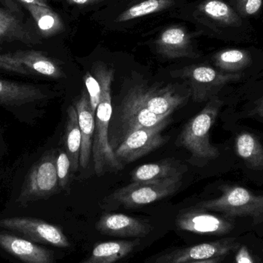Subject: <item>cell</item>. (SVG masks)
<instances>
[{
	"label": "cell",
	"mask_w": 263,
	"mask_h": 263,
	"mask_svg": "<svg viewBox=\"0 0 263 263\" xmlns=\"http://www.w3.org/2000/svg\"><path fill=\"white\" fill-rule=\"evenodd\" d=\"M175 4L174 0H145L131 6L117 17V23H126L129 20L145 16L148 14L165 10Z\"/></svg>",
	"instance_id": "4316f807"
},
{
	"label": "cell",
	"mask_w": 263,
	"mask_h": 263,
	"mask_svg": "<svg viewBox=\"0 0 263 263\" xmlns=\"http://www.w3.org/2000/svg\"><path fill=\"white\" fill-rule=\"evenodd\" d=\"M242 73H227L205 65H193L176 71L173 77L184 79L190 86L193 100L196 103L210 100L229 83L238 81Z\"/></svg>",
	"instance_id": "8992f818"
},
{
	"label": "cell",
	"mask_w": 263,
	"mask_h": 263,
	"mask_svg": "<svg viewBox=\"0 0 263 263\" xmlns=\"http://www.w3.org/2000/svg\"><path fill=\"white\" fill-rule=\"evenodd\" d=\"M182 177L132 182L129 185L117 190L112 194V199L128 209L148 205L176 193L182 185Z\"/></svg>",
	"instance_id": "52a82bcc"
},
{
	"label": "cell",
	"mask_w": 263,
	"mask_h": 263,
	"mask_svg": "<svg viewBox=\"0 0 263 263\" xmlns=\"http://www.w3.org/2000/svg\"><path fill=\"white\" fill-rule=\"evenodd\" d=\"M236 263H256L254 258L246 246H240L236 251Z\"/></svg>",
	"instance_id": "1f68e13d"
},
{
	"label": "cell",
	"mask_w": 263,
	"mask_h": 263,
	"mask_svg": "<svg viewBox=\"0 0 263 263\" xmlns=\"http://www.w3.org/2000/svg\"><path fill=\"white\" fill-rule=\"evenodd\" d=\"M253 112L263 118V97L259 99V100L256 102V106H255Z\"/></svg>",
	"instance_id": "836d02e7"
},
{
	"label": "cell",
	"mask_w": 263,
	"mask_h": 263,
	"mask_svg": "<svg viewBox=\"0 0 263 263\" xmlns=\"http://www.w3.org/2000/svg\"><path fill=\"white\" fill-rule=\"evenodd\" d=\"M0 229L43 245L68 248L70 242L60 227L32 217L15 216L0 219Z\"/></svg>",
	"instance_id": "ba28073f"
},
{
	"label": "cell",
	"mask_w": 263,
	"mask_h": 263,
	"mask_svg": "<svg viewBox=\"0 0 263 263\" xmlns=\"http://www.w3.org/2000/svg\"><path fill=\"white\" fill-rule=\"evenodd\" d=\"M140 240H117L97 244L90 256L80 263H117L130 254Z\"/></svg>",
	"instance_id": "7402d4cb"
},
{
	"label": "cell",
	"mask_w": 263,
	"mask_h": 263,
	"mask_svg": "<svg viewBox=\"0 0 263 263\" xmlns=\"http://www.w3.org/2000/svg\"><path fill=\"white\" fill-rule=\"evenodd\" d=\"M168 117L170 115L159 116L153 114L129 95L124 101L122 111V121L126 136L137 129L157 125Z\"/></svg>",
	"instance_id": "d6986e66"
},
{
	"label": "cell",
	"mask_w": 263,
	"mask_h": 263,
	"mask_svg": "<svg viewBox=\"0 0 263 263\" xmlns=\"http://www.w3.org/2000/svg\"><path fill=\"white\" fill-rule=\"evenodd\" d=\"M0 70L21 74V75H32L20 62L16 61L11 57L9 53L2 54L1 52H0Z\"/></svg>",
	"instance_id": "4dcf8cb0"
},
{
	"label": "cell",
	"mask_w": 263,
	"mask_h": 263,
	"mask_svg": "<svg viewBox=\"0 0 263 263\" xmlns=\"http://www.w3.org/2000/svg\"><path fill=\"white\" fill-rule=\"evenodd\" d=\"M224 259H225V257H218L215 258V259H207V260L196 261V262L188 263H221Z\"/></svg>",
	"instance_id": "d590c367"
},
{
	"label": "cell",
	"mask_w": 263,
	"mask_h": 263,
	"mask_svg": "<svg viewBox=\"0 0 263 263\" xmlns=\"http://www.w3.org/2000/svg\"><path fill=\"white\" fill-rule=\"evenodd\" d=\"M15 41L27 45L40 43L38 37L21 18L10 11L0 8V42Z\"/></svg>",
	"instance_id": "44dd1931"
},
{
	"label": "cell",
	"mask_w": 263,
	"mask_h": 263,
	"mask_svg": "<svg viewBox=\"0 0 263 263\" xmlns=\"http://www.w3.org/2000/svg\"><path fill=\"white\" fill-rule=\"evenodd\" d=\"M84 82L89 95L91 109L96 114V111L101 100L102 89L100 82L89 72H86L84 76Z\"/></svg>",
	"instance_id": "f1b7e54d"
},
{
	"label": "cell",
	"mask_w": 263,
	"mask_h": 263,
	"mask_svg": "<svg viewBox=\"0 0 263 263\" xmlns=\"http://www.w3.org/2000/svg\"><path fill=\"white\" fill-rule=\"evenodd\" d=\"M215 66L222 72L239 73L251 65L250 52L243 49H223L216 52L213 57Z\"/></svg>",
	"instance_id": "484cf974"
},
{
	"label": "cell",
	"mask_w": 263,
	"mask_h": 263,
	"mask_svg": "<svg viewBox=\"0 0 263 263\" xmlns=\"http://www.w3.org/2000/svg\"><path fill=\"white\" fill-rule=\"evenodd\" d=\"M262 253H263V247H262Z\"/></svg>",
	"instance_id": "8d00e7d4"
},
{
	"label": "cell",
	"mask_w": 263,
	"mask_h": 263,
	"mask_svg": "<svg viewBox=\"0 0 263 263\" xmlns=\"http://www.w3.org/2000/svg\"><path fill=\"white\" fill-rule=\"evenodd\" d=\"M22 5L32 15L35 26L42 36H52L63 29V25L61 18L50 9V7L23 3H22Z\"/></svg>",
	"instance_id": "d4e9b609"
},
{
	"label": "cell",
	"mask_w": 263,
	"mask_h": 263,
	"mask_svg": "<svg viewBox=\"0 0 263 263\" xmlns=\"http://www.w3.org/2000/svg\"><path fill=\"white\" fill-rule=\"evenodd\" d=\"M157 52L168 59L196 58L191 36L180 26H173L161 32L156 42Z\"/></svg>",
	"instance_id": "9a60e30c"
},
{
	"label": "cell",
	"mask_w": 263,
	"mask_h": 263,
	"mask_svg": "<svg viewBox=\"0 0 263 263\" xmlns=\"http://www.w3.org/2000/svg\"><path fill=\"white\" fill-rule=\"evenodd\" d=\"M128 95L145 109L156 115H171L186 101V97L175 92L171 88L152 89L137 87Z\"/></svg>",
	"instance_id": "4fadbf2b"
},
{
	"label": "cell",
	"mask_w": 263,
	"mask_h": 263,
	"mask_svg": "<svg viewBox=\"0 0 263 263\" xmlns=\"http://www.w3.org/2000/svg\"><path fill=\"white\" fill-rule=\"evenodd\" d=\"M186 168L179 161L165 159L137 167L132 173L131 179L133 182L162 180L182 176Z\"/></svg>",
	"instance_id": "ffe728a7"
},
{
	"label": "cell",
	"mask_w": 263,
	"mask_h": 263,
	"mask_svg": "<svg viewBox=\"0 0 263 263\" xmlns=\"http://www.w3.org/2000/svg\"><path fill=\"white\" fill-rule=\"evenodd\" d=\"M222 106V100L217 96L213 97L182 129L179 145L190 151L193 157L212 160L219 156L218 148L210 143V132Z\"/></svg>",
	"instance_id": "3957f363"
},
{
	"label": "cell",
	"mask_w": 263,
	"mask_h": 263,
	"mask_svg": "<svg viewBox=\"0 0 263 263\" xmlns=\"http://www.w3.org/2000/svg\"><path fill=\"white\" fill-rule=\"evenodd\" d=\"M170 122V118L168 117L157 125L129 133L114 152L117 159L121 163H129L162 146L166 142V137L162 136V132Z\"/></svg>",
	"instance_id": "30bf717a"
},
{
	"label": "cell",
	"mask_w": 263,
	"mask_h": 263,
	"mask_svg": "<svg viewBox=\"0 0 263 263\" xmlns=\"http://www.w3.org/2000/svg\"><path fill=\"white\" fill-rule=\"evenodd\" d=\"M262 3V0H229L230 6L242 18L258 13Z\"/></svg>",
	"instance_id": "f546056e"
},
{
	"label": "cell",
	"mask_w": 263,
	"mask_h": 263,
	"mask_svg": "<svg viewBox=\"0 0 263 263\" xmlns=\"http://www.w3.org/2000/svg\"><path fill=\"white\" fill-rule=\"evenodd\" d=\"M187 18L202 30L224 40L242 41L250 33L248 25L223 0H202L186 11Z\"/></svg>",
	"instance_id": "7a4b0ae2"
},
{
	"label": "cell",
	"mask_w": 263,
	"mask_h": 263,
	"mask_svg": "<svg viewBox=\"0 0 263 263\" xmlns=\"http://www.w3.org/2000/svg\"><path fill=\"white\" fill-rule=\"evenodd\" d=\"M11 57L20 62L32 74L52 79L64 78L65 73L60 65L43 52L35 50H18L9 52Z\"/></svg>",
	"instance_id": "ac0fdd59"
},
{
	"label": "cell",
	"mask_w": 263,
	"mask_h": 263,
	"mask_svg": "<svg viewBox=\"0 0 263 263\" xmlns=\"http://www.w3.org/2000/svg\"><path fill=\"white\" fill-rule=\"evenodd\" d=\"M64 139L66 152L70 159L71 170L72 172H77L80 165L82 135L77 109L74 106H69L67 109Z\"/></svg>",
	"instance_id": "603a6c76"
},
{
	"label": "cell",
	"mask_w": 263,
	"mask_h": 263,
	"mask_svg": "<svg viewBox=\"0 0 263 263\" xmlns=\"http://www.w3.org/2000/svg\"><path fill=\"white\" fill-rule=\"evenodd\" d=\"M239 247L240 243L236 238H224L185 248L175 249L146 263H188L226 257L237 251Z\"/></svg>",
	"instance_id": "9c48e42d"
},
{
	"label": "cell",
	"mask_w": 263,
	"mask_h": 263,
	"mask_svg": "<svg viewBox=\"0 0 263 263\" xmlns=\"http://www.w3.org/2000/svg\"><path fill=\"white\" fill-rule=\"evenodd\" d=\"M101 234L115 237L142 238L153 228L149 223L122 213H106L96 224Z\"/></svg>",
	"instance_id": "5bb4252c"
},
{
	"label": "cell",
	"mask_w": 263,
	"mask_h": 263,
	"mask_svg": "<svg viewBox=\"0 0 263 263\" xmlns=\"http://www.w3.org/2000/svg\"><path fill=\"white\" fill-rule=\"evenodd\" d=\"M176 225L182 231L215 236L228 234L235 227L231 219L211 214L196 206L181 211L176 217Z\"/></svg>",
	"instance_id": "8fae6325"
},
{
	"label": "cell",
	"mask_w": 263,
	"mask_h": 263,
	"mask_svg": "<svg viewBox=\"0 0 263 263\" xmlns=\"http://www.w3.org/2000/svg\"><path fill=\"white\" fill-rule=\"evenodd\" d=\"M72 4L81 5V6H86V5L93 4V3H98L101 0H67Z\"/></svg>",
	"instance_id": "e575fe53"
},
{
	"label": "cell",
	"mask_w": 263,
	"mask_h": 263,
	"mask_svg": "<svg viewBox=\"0 0 263 263\" xmlns=\"http://www.w3.org/2000/svg\"><path fill=\"white\" fill-rule=\"evenodd\" d=\"M47 94L34 85L0 80V105L20 106L43 100Z\"/></svg>",
	"instance_id": "e0dca14e"
},
{
	"label": "cell",
	"mask_w": 263,
	"mask_h": 263,
	"mask_svg": "<svg viewBox=\"0 0 263 263\" xmlns=\"http://www.w3.org/2000/svg\"><path fill=\"white\" fill-rule=\"evenodd\" d=\"M57 171L58 176L59 186L60 189H65L69 181L70 176L71 162L67 153L60 150L57 155Z\"/></svg>",
	"instance_id": "83f0119b"
},
{
	"label": "cell",
	"mask_w": 263,
	"mask_h": 263,
	"mask_svg": "<svg viewBox=\"0 0 263 263\" xmlns=\"http://www.w3.org/2000/svg\"><path fill=\"white\" fill-rule=\"evenodd\" d=\"M236 152L250 170H263V145L250 133H240L236 138Z\"/></svg>",
	"instance_id": "cb8c5ba5"
},
{
	"label": "cell",
	"mask_w": 263,
	"mask_h": 263,
	"mask_svg": "<svg viewBox=\"0 0 263 263\" xmlns=\"http://www.w3.org/2000/svg\"><path fill=\"white\" fill-rule=\"evenodd\" d=\"M23 4L37 5V6L49 7L47 3V0H20Z\"/></svg>",
	"instance_id": "d6a6232c"
},
{
	"label": "cell",
	"mask_w": 263,
	"mask_h": 263,
	"mask_svg": "<svg viewBox=\"0 0 263 263\" xmlns=\"http://www.w3.org/2000/svg\"><path fill=\"white\" fill-rule=\"evenodd\" d=\"M0 251L20 263H54L53 251L0 229Z\"/></svg>",
	"instance_id": "7c38bea8"
},
{
	"label": "cell",
	"mask_w": 263,
	"mask_h": 263,
	"mask_svg": "<svg viewBox=\"0 0 263 263\" xmlns=\"http://www.w3.org/2000/svg\"><path fill=\"white\" fill-rule=\"evenodd\" d=\"M75 108L82 135L80 164L82 168H85L90 160L95 132V114L91 109L89 95L86 91H83L81 97L76 103Z\"/></svg>",
	"instance_id": "2e32d148"
},
{
	"label": "cell",
	"mask_w": 263,
	"mask_h": 263,
	"mask_svg": "<svg viewBox=\"0 0 263 263\" xmlns=\"http://www.w3.org/2000/svg\"><path fill=\"white\" fill-rule=\"evenodd\" d=\"M57 154L50 151L37 161L28 172L16 199L20 206L47 199L58 191Z\"/></svg>",
	"instance_id": "5b68a950"
},
{
	"label": "cell",
	"mask_w": 263,
	"mask_h": 263,
	"mask_svg": "<svg viewBox=\"0 0 263 263\" xmlns=\"http://www.w3.org/2000/svg\"><path fill=\"white\" fill-rule=\"evenodd\" d=\"M94 77L100 82L102 89L101 100L95 114V132L92 142V157L97 174L106 171H118L123 168L109 142V126L112 117L111 87L114 70L104 64L96 65Z\"/></svg>",
	"instance_id": "6da1fadb"
},
{
	"label": "cell",
	"mask_w": 263,
	"mask_h": 263,
	"mask_svg": "<svg viewBox=\"0 0 263 263\" xmlns=\"http://www.w3.org/2000/svg\"><path fill=\"white\" fill-rule=\"evenodd\" d=\"M219 190V197L199 202L196 207L219 212L228 217H250L255 224L263 222V195H255L236 185H222Z\"/></svg>",
	"instance_id": "277c9868"
}]
</instances>
